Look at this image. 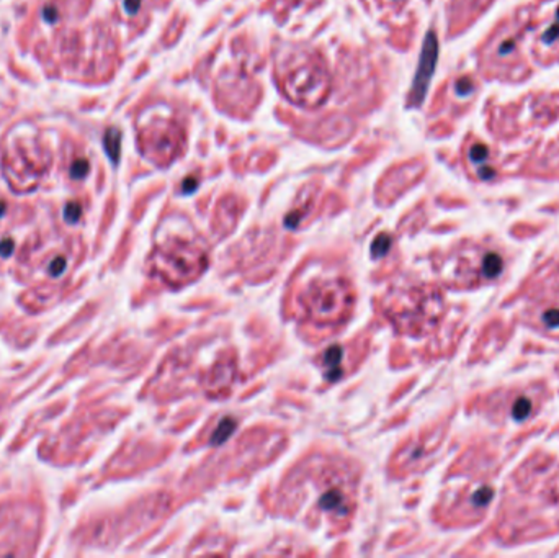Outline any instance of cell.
<instances>
[{
  "mask_svg": "<svg viewBox=\"0 0 559 558\" xmlns=\"http://www.w3.org/2000/svg\"><path fill=\"white\" fill-rule=\"evenodd\" d=\"M80 215H82V208H80L79 203H74V201L67 203L66 210H64V218H66L67 223H77Z\"/></svg>",
  "mask_w": 559,
  "mask_h": 558,
  "instance_id": "cell-7",
  "label": "cell"
},
{
  "mask_svg": "<svg viewBox=\"0 0 559 558\" xmlns=\"http://www.w3.org/2000/svg\"><path fill=\"white\" fill-rule=\"evenodd\" d=\"M13 252V241L5 238L2 242H0V255L2 257H9Z\"/></svg>",
  "mask_w": 559,
  "mask_h": 558,
  "instance_id": "cell-11",
  "label": "cell"
},
{
  "mask_svg": "<svg viewBox=\"0 0 559 558\" xmlns=\"http://www.w3.org/2000/svg\"><path fill=\"white\" fill-rule=\"evenodd\" d=\"M277 72L283 92L298 105L314 107L327 99L330 80L319 54L293 46L277 58Z\"/></svg>",
  "mask_w": 559,
  "mask_h": 558,
  "instance_id": "cell-1",
  "label": "cell"
},
{
  "mask_svg": "<svg viewBox=\"0 0 559 558\" xmlns=\"http://www.w3.org/2000/svg\"><path fill=\"white\" fill-rule=\"evenodd\" d=\"M383 2H386L387 5H401L406 2V0H383Z\"/></svg>",
  "mask_w": 559,
  "mask_h": 558,
  "instance_id": "cell-12",
  "label": "cell"
},
{
  "mask_svg": "<svg viewBox=\"0 0 559 558\" xmlns=\"http://www.w3.org/2000/svg\"><path fill=\"white\" fill-rule=\"evenodd\" d=\"M148 118L139 120L141 144L145 152L156 157L159 164L170 162L182 151L183 131L175 118L162 113L148 111Z\"/></svg>",
  "mask_w": 559,
  "mask_h": 558,
  "instance_id": "cell-2",
  "label": "cell"
},
{
  "mask_svg": "<svg viewBox=\"0 0 559 558\" xmlns=\"http://www.w3.org/2000/svg\"><path fill=\"white\" fill-rule=\"evenodd\" d=\"M121 12L128 18H136L139 17L142 9H144V0H118Z\"/></svg>",
  "mask_w": 559,
  "mask_h": 558,
  "instance_id": "cell-4",
  "label": "cell"
},
{
  "mask_svg": "<svg viewBox=\"0 0 559 558\" xmlns=\"http://www.w3.org/2000/svg\"><path fill=\"white\" fill-rule=\"evenodd\" d=\"M436 53H439L436 38H435L433 33H428L425 43H424L422 56H420V62H419V69H417V74H416L414 85H412V90H410V103L412 105H419L420 102L424 100L428 82H430V77L433 74V67H435V62H436Z\"/></svg>",
  "mask_w": 559,
  "mask_h": 558,
  "instance_id": "cell-3",
  "label": "cell"
},
{
  "mask_svg": "<svg viewBox=\"0 0 559 558\" xmlns=\"http://www.w3.org/2000/svg\"><path fill=\"white\" fill-rule=\"evenodd\" d=\"M90 171V164L85 159H77L70 166V177L72 179H84Z\"/></svg>",
  "mask_w": 559,
  "mask_h": 558,
  "instance_id": "cell-6",
  "label": "cell"
},
{
  "mask_svg": "<svg viewBox=\"0 0 559 558\" xmlns=\"http://www.w3.org/2000/svg\"><path fill=\"white\" fill-rule=\"evenodd\" d=\"M488 157V149H485L482 144H476V146L471 148V159L476 160V162H481Z\"/></svg>",
  "mask_w": 559,
  "mask_h": 558,
  "instance_id": "cell-10",
  "label": "cell"
},
{
  "mask_svg": "<svg viewBox=\"0 0 559 558\" xmlns=\"http://www.w3.org/2000/svg\"><path fill=\"white\" fill-rule=\"evenodd\" d=\"M64 269H66V259H62V257L54 259V262L50 265V272H51V275H54V277H59V275L64 272Z\"/></svg>",
  "mask_w": 559,
  "mask_h": 558,
  "instance_id": "cell-9",
  "label": "cell"
},
{
  "mask_svg": "<svg viewBox=\"0 0 559 558\" xmlns=\"http://www.w3.org/2000/svg\"><path fill=\"white\" fill-rule=\"evenodd\" d=\"M390 238L387 236H379L376 241H375V246H373V254L375 255H379V254H384L387 247H390Z\"/></svg>",
  "mask_w": 559,
  "mask_h": 558,
  "instance_id": "cell-8",
  "label": "cell"
},
{
  "mask_svg": "<svg viewBox=\"0 0 559 558\" xmlns=\"http://www.w3.org/2000/svg\"><path fill=\"white\" fill-rule=\"evenodd\" d=\"M105 144H107V152L110 154L111 160H118L119 157V133L118 129H110L105 137Z\"/></svg>",
  "mask_w": 559,
  "mask_h": 558,
  "instance_id": "cell-5",
  "label": "cell"
}]
</instances>
